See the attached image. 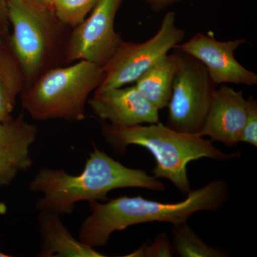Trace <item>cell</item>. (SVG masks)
<instances>
[{
    "mask_svg": "<svg viewBox=\"0 0 257 257\" xmlns=\"http://www.w3.org/2000/svg\"><path fill=\"white\" fill-rule=\"evenodd\" d=\"M82 173L72 175L64 170L40 169L29 183L32 192L42 193L35 207L59 215H69L82 201H107V194L116 189L142 188L164 192L163 182L145 171L133 169L115 160L92 143Z\"/></svg>",
    "mask_w": 257,
    "mask_h": 257,
    "instance_id": "6da1fadb",
    "label": "cell"
},
{
    "mask_svg": "<svg viewBox=\"0 0 257 257\" xmlns=\"http://www.w3.org/2000/svg\"><path fill=\"white\" fill-rule=\"evenodd\" d=\"M229 197V186L223 179L211 181L191 190L184 200L165 203L149 200L142 196H121L106 202L91 201V214L79 230V240L92 248L104 246L115 231L144 223H185L199 211L219 210Z\"/></svg>",
    "mask_w": 257,
    "mask_h": 257,
    "instance_id": "7a4b0ae2",
    "label": "cell"
},
{
    "mask_svg": "<svg viewBox=\"0 0 257 257\" xmlns=\"http://www.w3.org/2000/svg\"><path fill=\"white\" fill-rule=\"evenodd\" d=\"M101 130L104 140L120 155L130 145L147 149L156 161L154 177L170 181L183 194L192 190L187 166L192 161L209 158L226 162L241 157L239 152L224 153L200 134L181 133L160 121L130 126L103 122Z\"/></svg>",
    "mask_w": 257,
    "mask_h": 257,
    "instance_id": "3957f363",
    "label": "cell"
},
{
    "mask_svg": "<svg viewBox=\"0 0 257 257\" xmlns=\"http://www.w3.org/2000/svg\"><path fill=\"white\" fill-rule=\"evenodd\" d=\"M103 78V67L87 61L50 69L23 90L22 104L37 121H82L88 97Z\"/></svg>",
    "mask_w": 257,
    "mask_h": 257,
    "instance_id": "277c9868",
    "label": "cell"
},
{
    "mask_svg": "<svg viewBox=\"0 0 257 257\" xmlns=\"http://www.w3.org/2000/svg\"><path fill=\"white\" fill-rule=\"evenodd\" d=\"M8 16L13 33L10 49L30 85L42 73L55 46L57 25L53 8L37 0H9Z\"/></svg>",
    "mask_w": 257,
    "mask_h": 257,
    "instance_id": "5b68a950",
    "label": "cell"
},
{
    "mask_svg": "<svg viewBox=\"0 0 257 257\" xmlns=\"http://www.w3.org/2000/svg\"><path fill=\"white\" fill-rule=\"evenodd\" d=\"M185 31L176 25L175 13L169 12L160 28L144 42H124L103 67L104 78L95 92L124 87L137 80L152 66L180 45Z\"/></svg>",
    "mask_w": 257,
    "mask_h": 257,
    "instance_id": "8992f818",
    "label": "cell"
},
{
    "mask_svg": "<svg viewBox=\"0 0 257 257\" xmlns=\"http://www.w3.org/2000/svg\"><path fill=\"white\" fill-rule=\"evenodd\" d=\"M176 48L179 64L166 125L181 133L200 134L217 85L199 61Z\"/></svg>",
    "mask_w": 257,
    "mask_h": 257,
    "instance_id": "52a82bcc",
    "label": "cell"
},
{
    "mask_svg": "<svg viewBox=\"0 0 257 257\" xmlns=\"http://www.w3.org/2000/svg\"><path fill=\"white\" fill-rule=\"evenodd\" d=\"M121 0H99L88 18L74 28L66 57L69 62L84 60L104 67L122 42L114 30Z\"/></svg>",
    "mask_w": 257,
    "mask_h": 257,
    "instance_id": "ba28073f",
    "label": "cell"
},
{
    "mask_svg": "<svg viewBox=\"0 0 257 257\" xmlns=\"http://www.w3.org/2000/svg\"><path fill=\"white\" fill-rule=\"evenodd\" d=\"M245 42L242 38L220 41L209 33H197L177 47L199 61L216 85L227 83L256 85L257 74L245 68L234 57L235 51Z\"/></svg>",
    "mask_w": 257,
    "mask_h": 257,
    "instance_id": "9c48e42d",
    "label": "cell"
},
{
    "mask_svg": "<svg viewBox=\"0 0 257 257\" xmlns=\"http://www.w3.org/2000/svg\"><path fill=\"white\" fill-rule=\"evenodd\" d=\"M101 121L116 126L155 124L160 121L158 109L150 104L135 86L95 92L87 101Z\"/></svg>",
    "mask_w": 257,
    "mask_h": 257,
    "instance_id": "30bf717a",
    "label": "cell"
},
{
    "mask_svg": "<svg viewBox=\"0 0 257 257\" xmlns=\"http://www.w3.org/2000/svg\"><path fill=\"white\" fill-rule=\"evenodd\" d=\"M248 101L241 91L228 86L216 88L200 135L212 143L236 146L239 143L246 114Z\"/></svg>",
    "mask_w": 257,
    "mask_h": 257,
    "instance_id": "8fae6325",
    "label": "cell"
},
{
    "mask_svg": "<svg viewBox=\"0 0 257 257\" xmlns=\"http://www.w3.org/2000/svg\"><path fill=\"white\" fill-rule=\"evenodd\" d=\"M38 130L23 114L0 121V187L9 186L19 174L31 170L30 147L36 142Z\"/></svg>",
    "mask_w": 257,
    "mask_h": 257,
    "instance_id": "7c38bea8",
    "label": "cell"
},
{
    "mask_svg": "<svg viewBox=\"0 0 257 257\" xmlns=\"http://www.w3.org/2000/svg\"><path fill=\"white\" fill-rule=\"evenodd\" d=\"M37 216L41 243L40 257H104L79 240L76 239L60 219L50 211H40Z\"/></svg>",
    "mask_w": 257,
    "mask_h": 257,
    "instance_id": "4fadbf2b",
    "label": "cell"
},
{
    "mask_svg": "<svg viewBox=\"0 0 257 257\" xmlns=\"http://www.w3.org/2000/svg\"><path fill=\"white\" fill-rule=\"evenodd\" d=\"M175 49V52L162 57L135 82L139 92L158 110L168 105L172 95L179 64L178 50Z\"/></svg>",
    "mask_w": 257,
    "mask_h": 257,
    "instance_id": "5bb4252c",
    "label": "cell"
},
{
    "mask_svg": "<svg viewBox=\"0 0 257 257\" xmlns=\"http://www.w3.org/2000/svg\"><path fill=\"white\" fill-rule=\"evenodd\" d=\"M25 84L23 70L11 49L0 45V121L13 117L17 98Z\"/></svg>",
    "mask_w": 257,
    "mask_h": 257,
    "instance_id": "9a60e30c",
    "label": "cell"
},
{
    "mask_svg": "<svg viewBox=\"0 0 257 257\" xmlns=\"http://www.w3.org/2000/svg\"><path fill=\"white\" fill-rule=\"evenodd\" d=\"M172 248L180 257H225L224 250L212 247L203 241L187 222L172 225Z\"/></svg>",
    "mask_w": 257,
    "mask_h": 257,
    "instance_id": "2e32d148",
    "label": "cell"
},
{
    "mask_svg": "<svg viewBox=\"0 0 257 257\" xmlns=\"http://www.w3.org/2000/svg\"><path fill=\"white\" fill-rule=\"evenodd\" d=\"M99 0H55L52 8L63 25L75 28L92 12Z\"/></svg>",
    "mask_w": 257,
    "mask_h": 257,
    "instance_id": "e0dca14e",
    "label": "cell"
},
{
    "mask_svg": "<svg viewBox=\"0 0 257 257\" xmlns=\"http://www.w3.org/2000/svg\"><path fill=\"white\" fill-rule=\"evenodd\" d=\"M174 251L172 242L165 232L160 233L151 244L144 243L138 249L125 256L171 257Z\"/></svg>",
    "mask_w": 257,
    "mask_h": 257,
    "instance_id": "ac0fdd59",
    "label": "cell"
},
{
    "mask_svg": "<svg viewBox=\"0 0 257 257\" xmlns=\"http://www.w3.org/2000/svg\"><path fill=\"white\" fill-rule=\"evenodd\" d=\"M247 114L241 135L239 143L249 144L257 147V102L252 96L247 98Z\"/></svg>",
    "mask_w": 257,
    "mask_h": 257,
    "instance_id": "d6986e66",
    "label": "cell"
},
{
    "mask_svg": "<svg viewBox=\"0 0 257 257\" xmlns=\"http://www.w3.org/2000/svg\"><path fill=\"white\" fill-rule=\"evenodd\" d=\"M10 23L7 2L0 0V45L10 42Z\"/></svg>",
    "mask_w": 257,
    "mask_h": 257,
    "instance_id": "ffe728a7",
    "label": "cell"
},
{
    "mask_svg": "<svg viewBox=\"0 0 257 257\" xmlns=\"http://www.w3.org/2000/svg\"><path fill=\"white\" fill-rule=\"evenodd\" d=\"M150 5L151 9L155 12H160L166 9L167 7L179 3L182 0H144Z\"/></svg>",
    "mask_w": 257,
    "mask_h": 257,
    "instance_id": "44dd1931",
    "label": "cell"
},
{
    "mask_svg": "<svg viewBox=\"0 0 257 257\" xmlns=\"http://www.w3.org/2000/svg\"><path fill=\"white\" fill-rule=\"evenodd\" d=\"M37 1L43 3V4L48 5V6L52 7V5H53L55 0H37Z\"/></svg>",
    "mask_w": 257,
    "mask_h": 257,
    "instance_id": "7402d4cb",
    "label": "cell"
},
{
    "mask_svg": "<svg viewBox=\"0 0 257 257\" xmlns=\"http://www.w3.org/2000/svg\"><path fill=\"white\" fill-rule=\"evenodd\" d=\"M10 255L7 254V253H3L0 251V257H10Z\"/></svg>",
    "mask_w": 257,
    "mask_h": 257,
    "instance_id": "603a6c76",
    "label": "cell"
},
{
    "mask_svg": "<svg viewBox=\"0 0 257 257\" xmlns=\"http://www.w3.org/2000/svg\"><path fill=\"white\" fill-rule=\"evenodd\" d=\"M3 1L8 2L9 1V0H3Z\"/></svg>",
    "mask_w": 257,
    "mask_h": 257,
    "instance_id": "cb8c5ba5",
    "label": "cell"
}]
</instances>
